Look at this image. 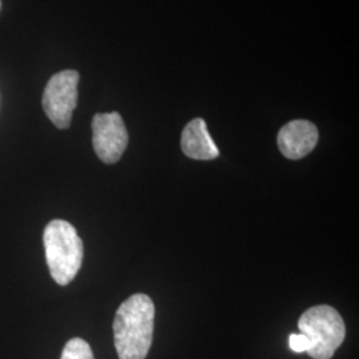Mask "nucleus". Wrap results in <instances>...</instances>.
Here are the masks:
<instances>
[{
	"mask_svg": "<svg viewBox=\"0 0 359 359\" xmlns=\"http://www.w3.org/2000/svg\"><path fill=\"white\" fill-rule=\"evenodd\" d=\"M154 304L147 294H133L117 309L114 338L118 359H145L152 346Z\"/></svg>",
	"mask_w": 359,
	"mask_h": 359,
	"instance_id": "nucleus-1",
	"label": "nucleus"
},
{
	"mask_svg": "<svg viewBox=\"0 0 359 359\" xmlns=\"http://www.w3.org/2000/svg\"><path fill=\"white\" fill-rule=\"evenodd\" d=\"M46 259L55 283L65 286L76 277L83 264L84 246L74 225L52 219L43 234Z\"/></svg>",
	"mask_w": 359,
	"mask_h": 359,
	"instance_id": "nucleus-2",
	"label": "nucleus"
},
{
	"mask_svg": "<svg viewBox=\"0 0 359 359\" xmlns=\"http://www.w3.org/2000/svg\"><path fill=\"white\" fill-rule=\"evenodd\" d=\"M298 329L309 338L308 354L313 359L333 358L346 337L341 314L329 305L308 309L298 320Z\"/></svg>",
	"mask_w": 359,
	"mask_h": 359,
	"instance_id": "nucleus-3",
	"label": "nucleus"
},
{
	"mask_svg": "<svg viewBox=\"0 0 359 359\" xmlns=\"http://www.w3.org/2000/svg\"><path fill=\"white\" fill-rule=\"evenodd\" d=\"M79 72L65 69L55 74L50 79L43 93V109L46 115L59 129L71 126L72 115L77 105V84Z\"/></svg>",
	"mask_w": 359,
	"mask_h": 359,
	"instance_id": "nucleus-4",
	"label": "nucleus"
},
{
	"mask_svg": "<svg viewBox=\"0 0 359 359\" xmlns=\"http://www.w3.org/2000/svg\"><path fill=\"white\" fill-rule=\"evenodd\" d=\"M129 136L123 117L117 112L96 114L92 120V144L105 164H115L128 147Z\"/></svg>",
	"mask_w": 359,
	"mask_h": 359,
	"instance_id": "nucleus-5",
	"label": "nucleus"
},
{
	"mask_svg": "<svg viewBox=\"0 0 359 359\" xmlns=\"http://www.w3.org/2000/svg\"><path fill=\"white\" fill-rule=\"evenodd\" d=\"M318 137V129L311 121L293 120L280 129L277 144L286 158L299 160L316 148Z\"/></svg>",
	"mask_w": 359,
	"mask_h": 359,
	"instance_id": "nucleus-6",
	"label": "nucleus"
},
{
	"mask_svg": "<svg viewBox=\"0 0 359 359\" xmlns=\"http://www.w3.org/2000/svg\"><path fill=\"white\" fill-rule=\"evenodd\" d=\"M181 149L193 160H213L219 156L217 145L206 127V123L197 117L187 124L181 135Z\"/></svg>",
	"mask_w": 359,
	"mask_h": 359,
	"instance_id": "nucleus-7",
	"label": "nucleus"
},
{
	"mask_svg": "<svg viewBox=\"0 0 359 359\" xmlns=\"http://www.w3.org/2000/svg\"><path fill=\"white\" fill-rule=\"evenodd\" d=\"M60 359H95L88 342L81 338H72L65 344Z\"/></svg>",
	"mask_w": 359,
	"mask_h": 359,
	"instance_id": "nucleus-8",
	"label": "nucleus"
},
{
	"mask_svg": "<svg viewBox=\"0 0 359 359\" xmlns=\"http://www.w3.org/2000/svg\"><path fill=\"white\" fill-rule=\"evenodd\" d=\"M289 347L297 353H308L309 347H310V342L309 338L304 334H292L289 337Z\"/></svg>",
	"mask_w": 359,
	"mask_h": 359,
	"instance_id": "nucleus-9",
	"label": "nucleus"
},
{
	"mask_svg": "<svg viewBox=\"0 0 359 359\" xmlns=\"http://www.w3.org/2000/svg\"><path fill=\"white\" fill-rule=\"evenodd\" d=\"M0 8H1V1H0Z\"/></svg>",
	"mask_w": 359,
	"mask_h": 359,
	"instance_id": "nucleus-10",
	"label": "nucleus"
}]
</instances>
